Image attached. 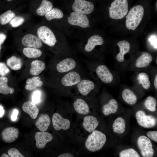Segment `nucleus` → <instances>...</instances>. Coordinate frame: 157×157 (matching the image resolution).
I'll return each mask as SVG.
<instances>
[{
  "mask_svg": "<svg viewBox=\"0 0 157 157\" xmlns=\"http://www.w3.org/2000/svg\"><path fill=\"white\" fill-rule=\"evenodd\" d=\"M15 16V13L9 10L0 15V23L2 25L9 22Z\"/></svg>",
  "mask_w": 157,
  "mask_h": 157,
  "instance_id": "obj_35",
  "label": "nucleus"
},
{
  "mask_svg": "<svg viewBox=\"0 0 157 157\" xmlns=\"http://www.w3.org/2000/svg\"><path fill=\"white\" fill-rule=\"evenodd\" d=\"M50 122L49 116L47 114H42L36 121L35 125L41 131H45L49 127Z\"/></svg>",
  "mask_w": 157,
  "mask_h": 157,
  "instance_id": "obj_21",
  "label": "nucleus"
},
{
  "mask_svg": "<svg viewBox=\"0 0 157 157\" xmlns=\"http://www.w3.org/2000/svg\"><path fill=\"white\" fill-rule=\"evenodd\" d=\"M117 44L119 47L120 52L116 56V58L118 61L122 62L124 61V55L130 50V45L128 41L125 40L120 41Z\"/></svg>",
  "mask_w": 157,
  "mask_h": 157,
  "instance_id": "obj_22",
  "label": "nucleus"
},
{
  "mask_svg": "<svg viewBox=\"0 0 157 157\" xmlns=\"http://www.w3.org/2000/svg\"><path fill=\"white\" fill-rule=\"evenodd\" d=\"M1 44L0 43V56L1 50Z\"/></svg>",
  "mask_w": 157,
  "mask_h": 157,
  "instance_id": "obj_50",
  "label": "nucleus"
},
{
  "mask_svg": "<svg viewBox=\"0 0 157 157\" xmlns=\"http://www.w3.org/2000/svg\"><path fill=\"white\" fill-rule=\"evenodd\" d=\"M5 111L3 107L0 105V118L3 115Z\"/></svg>",
  "mask_w": 157,
  "mask_h": 157,
  "instance_id": "obj_47",
  "label": "nucleus"
},
{
  "mask_svg": "<svg viewBox=\"0 0 157 157\" xmlns=\"http://www.w3.org/2000/svg\"><path fill=\"white\" fill-rule=\"evenodd\" d=\"M8 1H10L13 0H7Z\"/></svg>",
  "mask_w": 157,
  "mask_h": 157,
  "instance_id": "obj_51",
  "label": "nucleus"
},
{
  "mask_svg": "<svg viewBox=\"0 0 157 157\" xmlns=\"http://www.w3.org/2000/svg\"><path fill=\"white\" fill-rule=\"evenodd\" d=\"M76 63L72 58H65L59 62L56 65L57 70L60 72L64 73L70 71L76 67Z\"/></svg>",
  "mask_w": 157,
  "mask_h": 157,
  "instance_id": "obj_15",
  "label": "nucleus"
},
{
  "mask_svg": "<svg viewBox=\"0 0 157 157\" xmlns=\"http://www.w3.org/2000/svg\"><path fill=\"white\" fill-rule=\"evenodd\" d=\"M37 33L41 41L49 47H53L57 42L56 36L53 32L46 26L40 27L37 30Z\"/></svg>",
  "mask_w": 157,
  "mask_h": 157,
  "instance_id": "obj_5",
  "label": "nucleus"
},
{
  "mask_svg": "<svg viewBox=\"0 0 157 157\" xmlns=\"http://www.w3.org/2000/svg\"><path fill=\"white\" fill-rule=\"evenodd\" d=\"M52 8L53 6L50 1L48 0H42L36 10V13L40 16H44Z\"/></svg>",
  "mask_w": 157,
  "mask_h": 157,
  "instance_id": "obj_29",
  "label": "nucleus"
},
{
  "mask_svg": "<svg viewBox=\"0 0 157 157\" xmlns=\"http://www.w3.org/2000/svg\"><path fill=\"white\" fill-rule=\"evenodd\" d=\"M147 135L151 140L157 142V131H149L147 133Z\"/></svg>",
  "mask_w": 157,
  "mask_h": 157,
  "instance_id": "obj_42",
  "label": "nucleus"
},
{
  "mask_svg": "<svg viewBox=\"0 0 157 157\" xmlns=\"http://www.w3.org/2000/svg\"><path fill=\"white\" fill-rule=\"evenodd\" d=\"M31 65L30 73L33 75H37L39 74L45 68V63L42 61L38 60H36L32 61L31 63Z\"/></svg>",
  "mask_w": 157,
  "mask_h": 157,
  "instance_id": "obj_25",
  "label": "nucleus"
},
{
  "mask_svg": "<svg viewBox=\"0 0 157 157\" xmlns=\"http://www.w3.org/2000/svg\"><path fill=\"white\" fill-rule=\"evenodd\" d=\"M7 65L12 70H17L20 69L22 66V61L20 58L13 56L7 60Z\"/></svg>",
  "mask_w": 157,
  "mask_h": 157,
  "instance_id": "obj_32",
  "label": "nucleus"
},
{
  "mask_svg": "<svg viewBox=\"0 0 157 157\" xmlns=\"http://www.w3.org/2000/svg\"><path fill=\"white\" fill-rule=\"evenodd\" d=\"M1 157H9V156L5 153L3 154L1 156Z\"/></svg>",
  "mask_w": 157,
  "mask_h": 157,
  "instance_id": "obj_49",
  "label": "nucleus"
},
{
  "mask_svg": "<svg viewBox=\"0 0 157 157\" xmlns=\"http://www.w3.org/2000/svg\"><path fill=\"white\" fill-rule=\"evenodd\" d=\"M96 72L101 80L104 83H108L113 80V77L106 66L101 65L97 68Z\"/></svg>",
  "mask_w": 157,
  "mask_h": 157,
  "instance_id": "obj_12",
  "label": "nucleus"
},
{
  "mask_svg": "<svg viewBox=\"0 0 157 157\" xmlns=\"http://www.w3.org/2000/svg\"><path fill=\"white\" fill-rule=\"evenodd\" d=\"M137 79L139 83L144 88L147 89L150 87L151 83L147 74L145 72L140 73L138 75Z\"/></svg>",
  "mask_w": 157,
  "mask_h": 157,
  "instance_id": "obj_34",
  "label": "nucleus"
},
{
  "mask_svg": "<svg viewBox=\"0 0 157 157\" xmlns=\"http://www.w3.org/2000/svg\"><path fill=\"white\" fill-rule=\"evenodd\" d=\"M8 153L11 157H25L17 149L15 148H11L9 149L8 151Z\"/></svg>",
  "mask_w": 157,
  "mask_h": 157,
  "instance_id": "obj_39",
  "label": "nucleus"
},
{
  "mask_svg": "<svg viewBox=\"0 0 157 157\" xmlns=\"http://www.w3.org/2000/svg\"><path fill=\"white\" fill-rule=\"evenodd\" d=\"M74 107L75 110L78 113L87 115L90 112V108L86 102L83 100L78 99L74 102Z\"/></svg>",
  "mask_w": 157,
  "mask_h": 157,
  "instance_id": "obj_23",
  "label": "nucleus"
},
{
  "mask_svg": "<svg viewBox=\"0 0 157 157\" xmlns=\"http://www.w3.org/2000/svg\"><path fill=\"white\" fill-rule=\"evenodd\" d=\"M144 13V8L141 5L132 7L126 16V27L129 30L134 31L142 20Z\"/></svg>",
  "mask_w": 157,
  "mask_h": 157,
  "instance_id": "obj_1",
  "label": "nucleus"
},
{
  "mask_svg": "<svg viewBox=\"0 0 157 157\" xmlns=\"http://www.w3.org/2000/svg\"><path fill=\"white\" fill-rule=\"evenodd\" d=\"M67 21L69 25L82 29H86L90 27L89 19L85 15L72 12L68 17Z\"/></svg>",
  "mask_w": 157,
  "mask_h": 157,
  "instance_id": "obj_4",
  "label": "nucleus"
},
{
  "mask_svg": "<svg viewBox=\"0 0 157 157\" xmlns=\"http://www.w3.org/2000/svg\"><path fill=\"white\" fill-rule=\"evenodd\" d=\"M118 109V104L117 101L115 99H112L107 104L104 105L102 111L104 115L108 116L110 114L116 113Z\"/></svg>",
  "mask_w": 157,
  "mask_h": 157,
  "instance_id": "obj_24",
  "label": "nucleus"
},
{
  "mask_svg": "<svg viewBox=\"0 0 157 157\" xmlns=\"http://www.w3.org/2000/svg\"><path fill=\"white\" fill-rule=\"evenodd\" d=\"M6 35L3 33H0V43L1 44L5 41L6 38Z\"/></svg>",
  "mask_w": 157,
  "mask_h": 157,
  "instance_id": "obj_45",
  "label": "nucleus"
},
{
  "mask_svg": "<svg viewBox=\"0 0 157 157\" xmlns=\"http://www.w3.org/2000/svg\"><path fill=\"white\" fill-rule=\"evenodd\" d=\"M110 17L115 19H120L127 14L128 3L127 0H115L109 7Z\"/></svg>",
  "mask_w": 157,
  "mask_h": 157,
  "instance_id": "obj_3",
  "label": "nucleus"
},
{
  "mask_svg": "<svg viewBox=\"0 0 157 157\" xmlns=\"http://www.w3.org/2000/svg\"><path fill=\"white\" fill-rule=\"evenodd\" d=\"M152 59V57L150 54L147 52H143L136 59L135 65L138 68L146 67L149 65Z\"/></svg>",
  "mask_w": 157,
  "mask_h": 157,
  "instance_id": "obj_19",
  "label": "nucleus"
},
{
  "mask_svg": "<svg viewBox=\"0 0 157 157\" xmlns=\"http://www.w3.org/2000/svg\"><path fill=\"white\" fill-rule=\"evenodd\" d=\"M8 79L4 76L0 77V93L4 94H12L14 89L9 87L7 85Z\"/></svg>",
  "mask_w": 157,
  "mask_h": 157,
  "instance_id": "obj_31",
  "label": "nucleus"
},
{
  "mask_svg": "<svg viewBox=\"0 0 157 157\" xmlns=\"http://www.w3.org/2000/svg\"><path fill=\"white\" fill-rule=\"evenodd\" d=\"M24 21V18L21 16L15 17L11 21L10 24L12 27H16L21 25Z\"/></svg>",
  "mask_w": 157,
  "mask_h": 157,
  "instance_id": "obj_38",
  "label": "nucleus"
},
{
  "mask_svg": "<svg viewBox=\"0 0 157 157\" xmlns=\"http://www.w3.org/2000/svg\"><path fill=\"white\" fill-rule=\"evenodd\" d=\"M122 97L125 102L129 105H134L137 102V97L131 90L126 88L122 91Z\"/></svg>",
  "mask_w": 157,
  "mask_h": 157,
  "instance_id": "obj_26",
  "label": "nucleus"
},
{
  "mask_svg": "<svg viewBox=\"0 0 157 157\" xmlns=\"http://www.w3.org/2000/svg\"><path fill=\"white\" fill-rule=\"evenodd\" d=\"M41 97V92L39 90L34 91L32 96V102L35 104L38 103L40 100Z\"/></svg>",
  "mask_w": 157,
  "mask_h": 157,
  "instance_id": "obj_41",
  "label": "nucleus"
},
{
  "mask_svg": "<svg viewBox=\"0 0 157 157\" xmlns=\"http://www.w3.org/2000/svg\"><path fill=\"white\" fill-rule=\"evenodd\" d=\"M22 44L27 47L39 49L42 45V41L37 36L31 34H28L24 36L22 38Z\"/></svg>",
  "mask_w": 157,
  "mask_h": 157,
  "instance_id": "obj_10",
  "label": "nucleus"
},
{
  "mask_svg": "<svg viewBox=\"0 0 157 157\" xmlns=\"http://www.w3.org/2000/svg\"><path fill=\"white\" fill-rule=\"evenodd\" d=\"M46 19L49 21L52 19H61L64 17V13L60 9L57 8H52L45 15Z\"/></svg>",
  "mask_w": 157,
  "mask_h": 157,
  "instance_id": "obj_30",
  "label": "nucleus"
},
{
  "mask_svg": "<svg viewBox=\"0 0 157 157\" xmlns=\"http://www.w3.org/2000/svg\"><path fill=\"white\" fill-rule=\"evenodd\" d=\"M112 127L115 133L119 134L123 133L126 129V123L124 119L121 117L117 118L114 121Z\"/></svg>",
  "mask_w": 157,
  "mask_h": 157,
  "instance_id": "obj_28",
  "label": "nucleus"
},
{
  "mask_svg": "<svg viewBox=\"0 0 157 157\" xmlns=\"http://www.w3.org/2000/svg\"><path fill=\"white\" fill-rule=\"evenodd\" d=\"M154 85L156 88L157 90V75L155 76L154 82Z\"/></svg>",
  "mask_w": 157,
  "mask_h": 157,
  "instance_id": "obj_48",
  "label": "nucleus"
},
{
  "mask_svg": "<svg viewBox=\"0 0 157 157\" xmlns=\"http://www.w3.org/2000/svg\"><path fill=\"white\" fill-rule=\"evenodd\" d=\"M104 42L103 38L100 35H92L88 39L84 47V50L86 52H90L96 46L102 45Z\"/></svg>",
  "mask_w": 157,
  "mask_h": 157,
  "instance_id": "obj_16",
  "label": "nucleus"
},
{
  "mask_svg": "<svg viewBox=\"0 0 157 157\" xmlns=\"http://www.w3.org/2000/svg\"><path fill=\"white\" fill-rule=\"evenodd\" d=\"M24 55L29 58H36L40 57L42 54V52L38 49L27 47L23 50Z\"/></svg>",
  "mask_w": 157,
  "mask_h": 157,
  "instance_id": "obj_33",
  "label": "nucleus"
},
{
  "mask_svg": "<svg viewBox=\"0 0 157 157\" xmlns=\"http://www.w3.org/2000/svg\"><path fill=\"white\" fill-rule=\"evenodd\" d=\"M106 141V136L103 133L98 130H94L88 137L85 145L89 151L95 152L102 149Z\"/></svg>",
  "mask_w": 157,
  "mask_h": 157,
  "instance_id": "obj_2",
  "label": "nucleus"
},
{
  "mask_svg": "<svg viewBox=\"0 0 157 157\" xmlns=\"http://www.w3.org/2000/svg\"><path fill=\"white\" fill-rule=\"evenodd\" d=\"M36 146L39 149H42L47 144L53 139L52 135L49 133L45 131L38 132L35 135Z\"/></svg>",
  "mask_w": 157,
  "mask_h": 157,
  "instance_id": "obj_11",
  "label": "nucleus"
},
{
  "mask_svg": "<svg viewBox=\"0 0 157 157\" xmlns=\"http://www.w3.org/2000/svg\"><path fill=\"white\" fill-rule=\"evenodd\" d=\"M149 40L151 44L154 47L155 49H157V36L156 35H152L149 38Z\"/></svg>",
  "mask_w": 157,
  "mask_h": 157,
  "instance_id": "obj_43",
  "label": "nucleus"
},
{
  "mask_svg": "<svg viewBox=\"0 0 157 157\" xmlns=\"http://www.w3.org/2000/svg\"><path fill=\"white\" fill-rule=\"evenodd\" d=\"M52 122L54 129L57 131L61 129L67 130L70 125V122L69 119L63 118L60 114L57 113L53 115Z\"/></svg>",
  "mask_w": 157,
  "mask_h": 157,
  "instance_id": "obj_9",
  "label": "nucleus"
},
{
  "mask_svg": "<svg viewBox=\"0 0 157 157\" xmlns=\"http://www.w3.org/2000/svg\"><path fill=\"white\" fill-rule=\"evenodd\" d=\"M137 144L141 155L144 157H152L154 151L150 140L146 136L142 135L137 140Z\"/></svg>",
  "mask_w": 157,
  "mask_h": 157,
  "instance_id": "obj_8",
  "label": "nucleus"
},
{
  "mask_svg": "<svg viewBox=\"0 0 157 157\" xmlns=\"http://www.w3.org/2000/svg\"><path fill=\"white\" fill-rule=\"evenodd\" d=\"M73 155L70 153H67L62 154L59 155L58 157H73Z\"/></svg>",
  "mask_w": 157,
  "mask_h": 157,
  "instance_id": "obj_46",
  "label": "nucleus"
},
{
  "mask_svg": "<svg viewBox=\"0 0 157 157\" xmlns=\"http://www.w3.org/2000/svg\"><path fill=\"white\" fill-rule=\"evenodd\" d=\"M19 133V131L17 128L14 127L6 128L2 132V140L6 142H13L17 138Z\"/></svg>",
  "mask_w": 157,
  "mask_h": 157,
  "instance_id": "obj_14",
  "label": "nucleus"
},
{
  "mask_svg": "<svg viewBox=\"0 0 157 157\" xmlns=\"http://www.w3.org/2000/svg\"><path fill=\"white\" fill-rule=\"evenodd\" d=\"M81 80V77L78 73L75 72H71L63 77L61 83L64 86H70L77 84Z\"/></svg>",
  "mask_w": 157,
  "mask_h": 157,
  "instance_id": "obj_13",
  "label": "nucleus"
},
{
  "mask_svg": "<svg viewBox=\"0 0 157 157\" xmlns=\"http://www.w3.org/2000/svg\"><path fill=\"white\" fill-rule=\"evenodd\" d=\"M94 84L91 81L83 80L77 84V87L79 92L83 95L85 96L94 88Z\"/></svg>",
  "mask_w": 157,
  "mask_h": 157,
  "instance_id": "obj_17",
  "label": "nucleus"
},
{
  "mask_svg": "<svg viewBox=\"0 0 157 157\" xmlns=\"http://www.w3.org/2000/svg\"><path fill=\"white\" fill-rule=\"evenodd\" d=\"M99 125V122L97 118L94 116L88 115L85 117L83 119V126L87 131L91 132L95 130Z\"/></svg>",
  "mask_w": 157,
  "mask_h": 157,
  "instance_id": "obj_18",
  "label": "nucleus"
},
{
  "mask_svg": "<svg viewBox=\"0 0 157 157\" xmlns=\"http://www.w3.org/2000/svg\"><path fill=\"white\" fill-rule=\"evenodd\" d=\"M72 6L73 12L88 15L94 9V5L92 2L85 0H74Z\"/></svg>",
  "mask_w": 157,
  "mask_h": 157,
  "instance_id": "obj_7",
  "label": "nucleus"
},
{
  "mask_svg": "<svg viewBox=\"0 0 157 157\" xmlns=\"http://www.w3.org/2000/svg\"><path fill=\"white\" fill-rule=\"evenodd\" d=\"M10 72V70L6 64L0 62V75L4 76Z\"/></svg>",
  "mask_w": 157,
  "mask_h": 157,
  "instance_id": "obj_40",
  "label": "nucleus"
},
{
  "mask_svg": "<svg viewBox=\"0 0 157 157\" xmlns=\"http://www.w3.org/2000/svg\"><path fill=\"white\" fill-rule=\"evenodd\" d=\"M135 118L139 125L146 128H150L156 125L157 119L154 116L147 115L145 112L142 110L138 111L135 114Z\"/></svg>",
  "mask_w": 157,
  "mask_h": 157,
  "instance_id": "obj_6",
  "label": "nucleus"
},
{
  "mask_svg": "<svg viewBox=\"0 0 157 157\" xmlns=\"http://www.w3.org/2000/svg\"><path fill=\"white\" fill-rule=\"evenodd\" d=\"M120 157H140V156L135 150L129 148L121 151L119 153Z\"/></svg>",
  "mask_w": 157,
  "mask_h": 157,
  "instance_id": "obj_37",
  "label": "nucleus"
},
{
  "mask_svg": "<svg viewBox=\"0 0 157 157\" xmlns=\"http://www.w3.org/2000/svg\"><path fill=\"white\" fill-rule=\"evenodd\" d=\"M39 76H35L28 79L26 81V89L28 90H32L37 88L40 87L43 84V82L40 80Z\"/></svg>",
  "mask_w": 157,
  "mask_h": 157,
  "instance_id": "obj_27",
  "label": "nucleus"
},
{
  "mask_svg": "<svg viewBox=\"0 0 157 157\" xmlns=\"http://www.w3.org/2000/svg\"><path fill=\"white\" fill-rule=\"evenodd\" d=\"M157 102L156 99L152 96L148 97L144 102L146 108L149 110L154 112L156 110Z\"/></svg>",
  "mask_w": 157,
  "mask_h": 157,
  "instance_id": "obj_36",
  "label": "nucleus"
},
{
  "mask_svg": "<svg viewBox=\"0 0 157 157\" xmlns=\"http://www.w3.org/2000/svg\"><path fill=\"white\" fill-rule=\"evenodd\" d=\"M18 112L17 110L14 109L13 110V114L11 116L12 120L15 121L16 120L18 115Z\"/></svg>",
  "mask_w": 157,
  "mask_h": 157,
  "instance_id": "obj_44",
  "label": "nucleus"
},
{
  "mask_svg": "<svg viewBox=\"0 0 157 157\" xmlns=\"http://www.w3.org/2000/svg\"><path fill=\"white\" fill-rule=\"evenodd\" d=\"M23 111L30 115L33 119H36L38 114L39 110L35 104L28 101L25 102L22 106Z\"/></svg>",
  "mask_w": 157,
  "mask_h": 157,
  "instance_id": "obj_20",
  "label": "nucleus"
}]
</instances>
